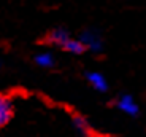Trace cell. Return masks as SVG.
<instances>
[{
	"label": "cell",
	"mask_w": 146,
	"mask_h": 137,
	"mask_svg": "<svg viewBox=\"0 0 146 137\" xmlns=\"http://www.w3.org/2000/svg\"><path fill=\"white\" fill-rule=\"evenodd\" d=\"M80 40L83 41V45L86 46V49L92 53H100L103 48V41H102V37H100L99 33L95 32V30H84L83 33L80 35Z\"/></svg>",
	"instance_id": "1"
},
{
	"label": "cell",
	"mask_w": 146,
	"mask_h": 137,
	"mask_svg": "<svg viewBox=\"0 0 146 137\" xmlns=\"http://www.w3.org/2000/svg\"><path fill=\"white\" fill-rule=\"evenodd\" d=\"M116 105H117V108H119L122 113H125V115H129V116H137L138 115V112H140L138 104H137L135 99H133L132 96H129V94L121 96L119 99H117Z\"/></svg>",
	"instance_id": "2"
},
{
	"label": "cell",
	"mask_w": 146,
	"mask_h": 137,
	"mask_svg": "<svg viewBox=\"0 0 146 137\" xmlns=\"http://www.w3.org/2000/svg\"><path fill=\"white\" fill-rule=\"evenodd\" d=\"M13 102L10 97L0 94V128L7 126L13 118Z\"/></svg>",
	"instance_id": "3"
},
{
	"label": "cell",
	"mask_w": 146,
	"mask_h": 137,
	"mask_svg": "<svg viewBox=\"0 0 146 137\" xmlns=\"http://www.w3.org/2000/svg\"><path fill=\"white\" fill-rule=\"evenodd\" d=\"M86 80L95 91H99V93H106L108 91V82H106V78L100 72H88Z\"/></svg>",
	"instance_id": "4"
},
{
	"label": "cell",
	"mask_w": 146,
	"mask_h": 137,
	"mask_svg": "<svg viewBox=\"0 0 146 137\" xmlns=\"http://www.w3.org/2000/svg\"><path fill=\"white\" fill-rule=\"evenodd\" d=\"M70 38H72V37H70V33L67 32L65 29H60V27H59V29H54V30H51V32L48 33L46 41H48V43H51V45H54V46L62 48Z\"/></svg>",
	"instance_id": "5"
},
{
	"label": "cell",
	"mask_w": 146,
	"mask_h": 137,
	"mask_svg": "<svg viewBox=\"0 0 146 137\" xmlns=\"http://www.w3.org/2000/svg\"><path fill=\"white\" fill-rule=\"evenodd\" d=\"M72 124H73V129L78 132V136H81V137L91 136V126H89V121L84 118V116L75 115L72 118Z\"/></svg>",
	"instance_id": "6"
},
{
	"label": "cell",
	"mask_w": 146,
	"mask_h": 137,
	"mask_svg": "<svg viewBox=\"0 0 146 137\" xmlns=\"http://www.w3.org/2000/svg\"><path fill=\"white\" fill-rule=\"evenodd\" d=\"M62 49L72 53V54H83L84 51H88L86 46L83 45V41H81L80 38H70V40L62 46Z\"/></svg>",
	"instance_id": "7"
},
{
	"label": "cell",
	"mask_w": 146,
	"mask_h": 137,
	"mask_svg": "<svg viewBox=\"0 0 146 137\" xmlns=\"http://www.w3.org/2000/svg\"><path fill=\"white\" fill-rule=\"evenodd\" d=\"M35 64L43 67V69H51V67H54L56 61L51 53H40V54L35 56Z\"/></svg>",
	"instance_id": "8"
}]
</instances>
